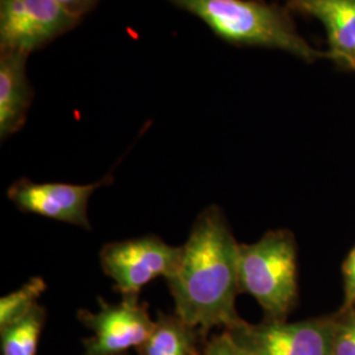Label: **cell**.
<instances>
[{
	"mask_svg": "<svg viewBox=\"0 0 355 355\" xmlns=\"http://www.w3.org/2000/svg\"><path fill=\"white\" fill-rule=\"evenodd\" d=\"M239 248L224 212L209 205L196 217L174 272L166 278L175 313L207 336L241 321L236 311L240 291Z\"/></svg>",
	"mask_w": 355,
	"mask_h": 355,
	"instance_id": "cell-1",
	"label": "cell"
},
{
	"mask_svg": "<svg viewBox=\"0 0 355 355\" xmlns=\"http://www.w3.org/2000/svg\"><path fill=\"white\" fill-rule=\"evenodd\" d=\"M209 26L216 36L234 45H253L291 53L312 61L322 57L300 37L275 7L257 0H166Z\"/></svg>",
	"mask_w": 355,
	"mask_h": 355,
	"instance_id": "cell-2",
	"label": "cell"
},
{
	"mask_svg": "<svg viewBox=\"0 0 355 355\" xmlns=\"http://www.w3.org/2000/svg\"><path fill=\"white\" fill-rule=\"evenodd\" d=\"M240 291L262 306L267 320L284 321L297 299L296 242L290 230H271L239 248Z\"/></svg>",
	"mask_w": 355,
	"mask_h": 355,
	"instance_id": "cell-3",
	"label": "cell"
},
{
	"mask_svg": "<svg viewBox=\"0 0 355 355\" xmlns=\"http://www.w3.org/2000/svg\"><path fill=\"white\" fill-rule=\"evenodd\" d=\"M182 246H171L155 234L105 243L99 254L104 274L123 297H140L146 284L168 278L177 268Z\"/></svg>",
	"mask_w": 355,
	"mask_h": 355,
	"instance_id": "cell-4",
	"label": "cell"
},
{
	"mask_svg": "<svg viewBox=\"0 0 355 355\" xmlns=\"http://www.w3.org/2000/svg\"><path fill=\"white\" fill-rule=\"evenodd\" d=\"M227 330L248 355H333L330 320H266L257 325L241 320Z\"/></svg>",
	"mask_w": 355,
	"mask_h": 355,
	"instance_id": "cell-5",
	"label": "cell"
},
{
	"mask_svg": "<svg viewBox=\"0 0 355 355\" xmlns=\"http://www.w3.org/2000/svg\"><path fill=\"white\" fill-rule=\"evenodd\" d=\"M80 21L57 0H0V51L31 54Z\"/></svg>",
	"mask_w": 355,
	"mask_h": 355,
	"instance_id": "cell-6",
	"label": "cell"
},
{
	"mask_svg": "<svg viewBox=\"0 0 355 355\" xmlns=\"http://www.w3.org/2000/svg\"><path fill=\"white\" fill-rule=\"evenodd\" d=\"M99 312L78 311V320L92 331L83 340L82 355H128L130 349H139L155 327L149 315L148 303L140 297H123L117 304L98 299Z\"/></svg>",
	"mask_w": 355,
	"mask_h": 355,
	"instance_id": "cell-7",
	"label": "cell"
},
{
	"mask_svg": "<svg viewBox=\"0 0 355 355\" xmlns=\"http://www.w3.org/2000/svg\"><path fill=\"white\" fill-rule=\"evenodd\" d=\"M112 180L111 174L91 184L35 183L23 178L8 189L7 198L24 214L48 217L91 230L89 199L95 191L111 184Z\"/></svg>",
	"mask_w": 355,
	"mask_h": 355,
	"instance_id": "cell-8",
	"label": "cell"
},
{
	"mask_svg": "<svg viewBox=\"0 0 355 355\" xmlns=\"http://www.w3.org/2000/svg\"><path fill=\"white\" fill-rule=\"evenodd\" d=\"M29 54L0 51V139L7 140L26 125L33 101L26 73Z\"/></svg>",
	"mask_w": 355,
	"mask_h": 355,
	"instance_id": "cell-9",
	"label": "cell"
},
{
	"mask_svg": "<svg viewBox=\"0 0 355 355\" xmlns=\"http://www.w3.org/2000/svg\"><path fill=\"white\" fill-rule=\"evenodd\" d=\"M292 7L320 20L329 37L330 55H355V0H291Z\"/></svg>",
	"mask_w": 355,
	"mask_h": 355,
	"instance_id": "cell-10",
	"label": "cell"
},
{
	"mask_svg": "<svg viewBox=\"0 0 355 355\" xmlns=\"http://www.w3.org/2000/svg\"><path fill=\"white\" fill-rule=\"evenodd\" d=\"M200 330L174 315L158 312L150 337L137 349L139 355H200Z\"/></svg>",
	"mask_w": 355,
	"mask_h": 355,
	"instance_id": "cell-11",
	"label": "cell"
},
{
	"mask_svg": "<svg viewBox=\"0 0 355 355\" xmlns=\"http://www.w3.org/2000/svg\"><path fill=\"white\" fill-rule=\"evenodd\" d=\"M45 321L46 309L37 304L24 318L0 328L1 355H37Z\"/></svg>",
	"mask_w": 355,
	"mask_h": 355,
	"instance_id": "cell-12",
	"label": "cell"
},
{
	"mask_svg": "<svg viewBox=\"0 0 355 355\" xmlns=\"http://www.w3.org/2000/svg\"><path fill=\"white\" fill-rule=\"evenodd\" d=\"M46 287L45 280L33 277L19 290L3 296L0 299V328L26 316L37 305V300Z\"/></svg>",
	"mask_w": 355,
	"mask_h": 355,
	"instance_id": "cell-13",
	"label": "cell"
},
{
	"mask_svg": "<svg viewBox=\"0 0 355 355\" xmlns=\"http://www.w3.org/2000/svg\"><path fill=\"white\" fill-rule=\"evenodd\" d=\"M333 355H355V311L334 321Z\"/></svg>",
	"mask_w": 355,
	"mask_h": 355,
	"instance_id": "cell-14",
	"label": "cell"
},
{
	"mask_svg": "<svg viewBox=\"0 0 355 355\" xmlns=\"http://www.w3.org/2000/svg\"><path fill=\"white\" fill-rule=\"evenodd\" d=\"M203 355H248L239 343L233 340L228 330L214 336L204 346Z\"/></svg>",
	"mask_w": 355,
	"mask_h": 355,
	"instance_id": "cell-15",
	"label": "cell"
},
{
	"mask_svg": "<svg viewBox=\"0 0 355 355\" xmlns=\"http://www.w3.org/2000/svg\"><path fill=\"white\" fill-rule=\"evenodd\" d=\"M345 300L343 309H352L355 305V248L346 258L343 267Z\"/></svg>",
	"mask_w": 355,
	"mask_h": 355,
	"instance_id": "cell-16",
	"label": "cell"
},
{
	"mask_svg": "<svg viewBox=\"0 0 355 355\" xmlns=\"http://www.w3.org/2000/svg\"><path fill=\"white\" fill-rule=\"evenodd\" d=\"M64 10L79 19H83L99 3V0H57Z\"/></svg>",
	"mask_w": 355,
	"mask_h": 355,
	"instance_id": "cell-17",
	"label": "cell"
},
{
	"mask_svg": "<svg viewBox=\"0 0 355 355\" xmlns=\"http://www.w3.org/2000/svg\"><path fill=\"white\" fill-rule=\"evenodd\" d=\"M336 61H338V62H343V64H347L349 67H352L353 70H355V55L354 57H341V58H337Z\"/></svg>",
	"mask_w": 355,
	"mask_h": 355,
	"instance_id": "cell-18",
	"label": "cell"
}]
</instances>
